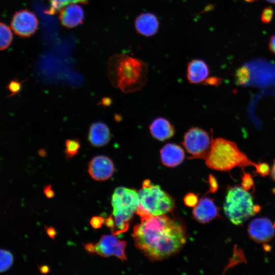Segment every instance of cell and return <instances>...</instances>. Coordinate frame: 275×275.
<instances>
[{
  "label": "cell",
  "mask_w": 275,
  "mask_h": 275,
  "mask_svg": "<svg viewBox=\"0 0 275 275\" xmlns=\"http://www.w3.org/2000/svg\"><path fill=\"white\" fill-rule=\"evenodd\" d=\"M209 168L228 171L239 167L255 168L257 163L251 161L238 147L236 143L223 138L212 139L210 151L205 159Z\"/></svg>",
  "instance_id": "3957f363"
},
{
  "label": "cell",
  "mask_w": 275,
  "mask_h": 275,
  "mask_svg": "<svg viewBox=\"0 0 275 275\" xmlns=\"http://www.w3.org/2000/svg\"><path fill=\"white\" fill-rule=\"evenodd\" d=\"M112 100L109 97H103L102 98L100 104L103 106H109L112 103Z\"/></svg>",
  "instance_id": "d590c367"
},
{
  "label": "cell",
  "mask_w": 275,
  "mask_h": 275,
  "mask_svg": "<svg viewBox=\"0 0 275 275\" xmlns=\"http://www.w3.org/2000/svg\"><path fill=\"white\" fill-rule=\"evenodd\" d=\"M22 82H20L17 80H11L8 84L7 88L11 93L10 96H14L18 94L21 90Z\"/></svg>",
  "instance_id": "cb8c5ba5"
},
{
  "label": "cell",
  "mask_w": 275,
  "mask_h": 275,
  "mask_svg": "<svg viewBox=\"0 0 275 275\" xmlns=\"http://www.w3.org/2000/svg\"><path fill=\"white\" fill-rule=\"evenodd\" d=\"M160 156L164 166L173 168L183 162L185 153L180 146L174 143H168L161 148Z\"/></svg>",
  "instance_id": "5bb4252c"
},
{
  "label": "cell",
  "mask_w": 275,
  "mask_h": 275,
  "mask_svg": "<svg viewBox=\"0 0 275 275\" xmlns=\"http://www.w3.org/2000/svg\"><path fill=\"white\" fill-rule=\"evenodd\" d=\"M243 176L241 183V187L245 190H249L254 186V182L251 175L243 172Z\"/></svg>",
  "instance_id": "4316f807"
},
{
  "label": "cell",
  "mask_w": 275,
  "mask_h": 275,
  "mask_svg": "<svg viewBox=\"0 0 275 275\" xmlns=\"http://www.w3.org/2000/svg\"><path fill=\"white\" fill-rule=\"evenodd\" d=\"M46 232L48 236L51 239H54L57 234V232L54 228L48 227L45 228Z\"/></svg>",
  "instance_id": "d6a6232c"
},
{
  "label": "cell",
  "mask_w": 275,
  "mask_h": 275,
  "mask_svg": "<svg viewBox=\"0 0 275 275\" xmlns=\"http://www.w3.org/2000/svg\"><path fill=\"white\" fill-rule=\"evenodd\" d=\"M115 166L112 160L107 156L99 155L90 160L88 166V173L95 180L105 181L113 176Z\"/></svg>",
  "instance_id": "30bf717a"
},
{
  "label": "cell",
  "mask_w": 275,
  "mask_h": 275,
  "mask_svg": "<svg viewBox=\"0 0 275 275\" xmlns=\"http://www.w3.org/2000/svg\"><path fill=\"white\" fill-rule=\"evenodd\" d=\"M184 202L189 206H195L198 203V199L194 194H189L186 196Z\"/></svg>",
  "instance_id": "f1b7e54d"
},
{
  "label": "cell",
  "mask_w": 275,
  "mask_h": 275,
  "mask_svg": "<svg viewBox=\"0 0 275 275\" xmlns=\"http://www.w3.org/2000/svg\"><path fill=\"white\" fill-rule=\"evenodd\" d=\"M39 270L42 274H46L49 272L50 269L48 266L42 265L39 267Z\"/></svg>",
  "instance_id": "8d00e7d4"
},
{
  "label": "cell",
  "mask_w": 275,
  "mask_h": 275,
  "mask_svg": "<svg viewBox=\"0 0 275 275\" xmlns=\"http://www.w3.org/2000/svg\"><path fill=\"white\" fill-rule=\"evenodd\" d=\"M270 171L269 166L266 162L257 163V166L255 167V173H258L262 177L269 175Z\"/></svg>",
  "instance_id": "d4e9b609"
},
{
  "label": "cell",
  "mask_w": 275,
  "mask_h": 275,
  "mask_svg": "<svg viewBox=\"0 0 275 275\" xmlns=\"http://www.w3.org/2000/svg\"><path fill=\"white\" fill-rule=\"evenodd\" d=\"M80 148V142L78 138L67 139L65 142L64 152L66 159L76 155Z\"/></svg>",
  "instance_id": "ffe728a7"
},
{
  "label": "cell",
  "mask_w": 275,
  "mask_h": 275,
  "mask_svg": "<svg viewBox=\"0 0 275 275\" xmlns=\"http://www.w3.org/2000/svg\"><path fill=\"white\" fill-rule=\"evenodd\" d=\"M221 80L217 77H211L210 78H207L204 82L211 85H217L221 83Z\"/></svg>",
  "instance_id": "1f68e13d"
},
{
  "label": "cell",
  "mask_w": 275,
  "mask_h": 275,
  "mask_svg": "<svg viewBox=\"0 0 275 275\" xmlns=\"http://www.w3.org/2000/svg\"><path fill=\"white\" fill-rule=\"evenodd\" d=\"M85 250L89 253H95V244L92 243H88L84 244Z\"/></svg>",
  "instance_id": "e575fe53"
},
{
  "label": "cell",
  "mask_w": 275,
  "mask_h": 275,
  "mask_svg": "<svg viewBox=\"0 0 275 275\" xmlns=\"http://www.w3.org/2000/svg\"><path fill=\"white\" fill-rule=\"evenodd\" d=\"M273 226H274V227L275 228V223H274V225Z\"/></svg>",
  "instance_id": "ab89813d"
},
{
  "label": "cell",
  "mask_w": 275,
  "mask_h": 275,
  "mask_svg": "<svg viewBox=\"0 0 275 275\" xmlns=\"http://www.w3.org/2000/svg\"><path fill=\"white\" fill-rule=\"evenodd\" d=\"M152 136L159 141H164L172 138L175 133L173 125L167 119L158 117L149 126Z\"/></svg>",
  "instance_id": "ac0fdd59"
},
{
  "label": "cell",
  "mask_w": 275,
  "mask_h": 275,
  "mask_svg": "<svg viewBox=\"0 0 275 275\" xmlns=\"http://www.w3.org/2000/svg\"><path fill=\"white\" fill-rule=\"evenodd\" d=\"M105 219L101 216H95L91 218L90 223L94 229H99L104 223Z\"/></svg>",
  "instance_id": "83f0119b"
},
{
  "label": "cell",
  "mask_w": 275,
  "mask_h": 275,
  "mask_svg": "<svg viewBox=\"0 0 275 275\" xmlns=\"http://www.w3.org/2000/svg\"><path fill=\"white\" fill-rule=\"evenodd\" d=\"M104 224L107 227L111 228V231L115 228V223L113 213L105 220Z\"/></svg>",
  "instance_id": "f546056e"
},
{
  "label": "cell",
  "mask_w": 275,
  "mask_h": 275,
  "mask_svg": "<svg viewBox=\"0 0 275 275\" xmlns=\"http://www.w3.org/2000/svg\"><path fill=\"white\" fill-rule=\"evenodd\" d=\"M224 210L231 222L239 226L259 212L260 207L254 205L252 196L248 191L235 186L228 190Z\"/></svg>",
  "instance_id": "8992f818"
},
{
  "label": "cell",
  "mask_w": 275,
  "mask_h": 275,
  "mask_svg": "<svg viewBox=\"0 0 275 275\" xmlns=\"http://www.w3.org/2000/svg\"><path fill=\"white\" fill-rule=\"evenodd\" d=\"M14 262L13 254L10 251L0 249V273L8 270Z\"/></svg>",
  "instance_id": "7402d4cb"
},
{
  "label": "cell",
  "mask_w": 275,
  "mask_h": 275,
  "mask_svg": "<svg viewBox=\"0 0 275 275\" xmlns=\"http://www.w3.org/2000/svg\"><path fill=\"white\" fill-rule=\"evenodd\" d=\"M270 174L272 179L275 181V159L273 161L271 169L270 170Z\"/></svg>",
  "instance_id": "74e56055"
},
{
  "label": "cell",
  "mask_w": 275,
  "mask_h": 275,
  "mask_svg": "<svg viewBox=\"0 0 275 275\" xmlns=\"http://www.w3.org/2000/svg\"><path fill=\"white\" fill-rule=\"evenodd\" d=\"M13 35L10 28L3 22H0V50H5L11 44Z\"/></svg>",
  "instance_id": "44dd1931"
},
{
  "label": "cell",
  "mask_w": 275,
  "mask_h": 275,
  "mask_svg": "<svg viewBox=\"0 0 275 275\" xmlns=\"http://www.w3.org/2000/svg\"><path fill=\"white\" fill-rule=\"evenodd\" d=\"M248 232L251 239L258 243L267 242L275 234L273 225L266 217L252 220L249 225Z\"/></svg>",
  "instance_id": "8fae6325"
},
{
  "label": "cell",
  "mask_w": 275,
  "mask_h": 275,
  "mask_svg": "<svg viewBox=\"0 0 275 275\" xmlns=\"http://www.w3.org/2000/svg\"><path fill=\"white\" fill-rule=\"evenodd\" d=\"M111 139L109 128L105 123L97 121L92 123L89 129L88 141L95 147H101L106 145Z\"/></svg>",
  "instance_id": "7c38bea8"
},
{
  "label": "cell",
  "mask_w": 275,
  "mask_h": 275,
  "mask_svg": "<svg viewBox=\"0 0 275 275\" xmlns=\"http://www.w3.org/2000/svg\"><path fill=\"white\" fill-rule=\"evenodd\" d=\"M273 11L270 7L264 8L261 15V20L264 23H269L273 17Z\"/></svg>",
  "instance_id": "484cf974"
},
{
  "label": "cell",
  "mask_w": 275,
  "mask_h": 275,
  "mask_svg": "<svg viewBox=\"0 0 275 275\" xmlns=\"http://www.w3.org/2000/svg\"><path fill=\"white\" fill-rule=\"evenodd\" d=\"M126 242L119 240L115 235L102 236L99 241L95 244V253L105 258L115 256L122 261L126 260L125 253Z\"/></svg>",
  "instance_id": "9c48e42d"
},
{
  "label": "cell",
  "mask_w": 275,
  "mask_h": 275,
  "mask_svg": "<svg viewBox=\"0 0 275 275\" xmlns=\"http://www.w3.org/2000/svg\"><path fill=\"white\" fill-rule=\"evenodd\" d=\"M43 192L48 198H51L54 196V192L52 190L50 185H46L43 188Z\"/></svg>",
  "instance_id": "4dcf8cb0"
},
{
  "label": "cell",
  "mask_w": 275,
  "mask_h": 275,
  "mask_svg": "<svg viewBox=\"0 0 275 275\" xmlns=\"http://www.w3.org/2000/svg\"><path fill=\"white\" fill-rule=\"evenodd\" d=\"M268 2L275 4V0H266Z\"/></svg>",
  "instance_id": "f35d334b"
},
{
  "label": "cell",
  "mask_w": 275,
  "mask_h": 275,
  "mask_svg": "<svg viewBox=\"0 0 275 275\" xmlns=\"http://www.w3.org/2000/svg\"><path fill=\"white\" fill-rule=\"evenodd\" d=\"M268 47L269 50L275 54V35L270 37Z\"/></svg>",
  "instance_id": "836d02e7"
},
{
  "label": "cell",
  "mask_w": 275,
  "mask_h": 275,
  "mask_svg": "<svg viewBox=\"0 0 275 275\" xmlns=\"http://www.w3.org/2000/svg\"><path fill=\"white\" fill-rule=\"evenodd\" d=\"M209 74V69L206 63L201 59H193L187 66L186 78L190 84L204 82Z\"/></svg>",
  "instance_id": "e0dca14e"
},
{
  "label": "cell",
  "mask_w": 275,
  "mask_h": 275,
  "mask_svg": "<svg viewBox=\"0 0 275 275\" xmlns=\"http://www.w3.org/2000/svg\"><path fill=\"white\" fill-rule=\"evenodd\" d=\"M147 65L142 60L124 53L111 56L107 76L112 85L125 94L141 90L147 81Z\"/></svg>",
  "instance_id": "7a4b0ae2"
},
{
  "label": "cell",
  "mask_w": 275,
  "mask_h": 275,
  "mask_svg": "<svg viewBox=\"0 0 275 275\" xmlns=\"http://www.w3.org/2000/svg\"><path fill=\"white\" fill-rule=\"evenodd\" d=\"M89 0H49V7L46 13L49 15L57 13L67 5L75 4H87Z\"/></svg>",
  "instance_id": "d6986e66"
},
{
  "label": "cell",
  "mask_w": 275,
  "mask_h": 275,
  "mask_svg": "<svg viewBox=\"0 0 275 275\" xmlns=\"http://www.w3.org/2000/svg\"><path fill=\"white\" fill-rule=\"evenodd\" d=\"M84 19V10L78 5H69L60 11V22L63 26L68 28L78 26L82 23Z\"/></svg>",
  "instance_id": "2e32d148"
},
{
  "label": "cell",
  "mask_w": 275,
  "mask_h": 275,
  "mask_svg": "<svg viewBox=\"0 0 275 275\" xmlns=\"http://www.w3.org/2000/svg\"><path fill=\"white\" fill-rule=\"evenodd\" d=\"M212 139V135L205 130L193 127L184 134L182 144L190 158L205 160L210 151Z\"/></svg>",
  "instance_id": "52a82bcc"
},
{
  "label": "cell",
  "mask_w": 275,
  "mask_h": 275,
  "mask_svg": "<svg viewBox=\"0 0 275 275\" xmlns=\"http://www.w3.org/2000/svg\"><path fill=\"white\" fill-rule=\"evenodd\" d=\"M137 32L145 37L155 35L159 29V21L153 13L144 12L138 15L134 21Z\"/></svg>",
  "instance_id": "9a60e30c"
},
{
  "label": "cell",
  "mask_w": 275,
  "mask_h": 275,
  "mask_svg": "<svg viewBox=\"0 0 275 275\" xmlns=\"http://www.w3.org/2000/svg\"><path fill=\"white\" fill-rule=\"evenodd\" d=\"M38 20L35 14L28 10L17 11L11 22L14 32L21 37H29L33 35L38 28Z\"/></svg>",
  "instance_id": "ba28073f"
},
{
  "label": "cell",
  "mask_w": 275,
  "mask_h": 275,
  "mask_svg": "<svg viewBox=\"0 0 275 275\" xmlns=\"http://www.w3.org/2000/svg\"><path fill=\"white\" fill-rule=\"evenodd\" d=\"M194 218L199 222L206 223L218 216V210L213 201L207 197L201 199L194 206Z\"/></svg>",
  "instance_id": "4fadbf2b"
},
{
  "label": "cell",
  "mask_w": 275,
  "mask_h": 275,
  "mask_svg": "<svg viewBox=\"0 0 275 275\" xmlns=\"http://www.w3.org/2000/svg\"><path fill=\"white\" fill-rule=\"evenodd\" d=\"M132 237L135 246L152 261L161 260L178 253L186 242L183 226L164 215L141 217Z\"/></svg>",
  "instance_id": "6da1fadb"
},
{
  "label": "cell",
  "mask_w": 275,
  "mask_h": 275,
  "mask_svg": "<svg viewBox=\"0 0 275 275\" xmlns=\"http://www.w3.org/2000/svg\"><path fill=\"white\" fill-rule=\"evenodd\" d=\"M115 228L111 231L116 235L126 232L129 228L133 215L139 205L138 193L133 189L118 187L112 198Z\"/></svg>",
  "instance_id": "5b68a950"
},
{
  "label": "cell",
  "mask_w": 275,
  "mask_h": 275,
  "mask_svg": "<svg viewBox=\"0 0 275 275\" xmlns=\"http://www.w3.org/2000/svg\"><path fill=\"white\" fill-rule=\"evenodd\" d=\"M138 195L139 205L135 213L140 217L162 215L172 211L175 206L172 197L159 185L151 183L149 180L143 182Z\"/></svg>",
  "instance_id": "277c9868"
},
{
  "label": "cell",
  "mask_w": 275,
  "mask_h": 275,
  "mask_svg": "<svg viewBox=\"0 0 275 275\" xmlns=\"http://www.w3.org/2000/svg\"><path fill=\"white\" fill-rule=\"evenodd\" d=\"M251 77V71L248 65H244L239 68L235 74V78L238 85H244L248 83Z\"/></svg>",
  "instance_id": "603a6c76"
}]
</instances>
